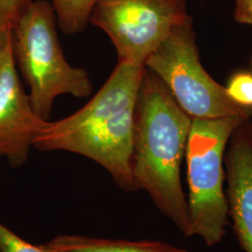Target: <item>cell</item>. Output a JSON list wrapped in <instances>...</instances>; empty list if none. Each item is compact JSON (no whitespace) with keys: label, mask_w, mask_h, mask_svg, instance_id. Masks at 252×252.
<instances>
[{"label":"cell","mask_w":252,"mask_h":252,"mask_svg":"<svg viewBox=\"0 0 252 252\" xmlns=\"http://www.w3.org/2000/svg\"><path fill=\"white\" fill-rule=\"evenodd\" d=\"M145 65L119 62L95 95L81 109L46 121L33 147L65 151L97 162L127 192L137 190L133 174L135 116Z\"/></svg>","instance_id":"cell-1"},{"label":"cell","mask_w":252,"mask_h":252,"mask_svg":"<svg viewBox=\"0 0 252 252\" xmlns=\"http://www.w3.org/2000/svg\"><path fill=\"white\" fill-rule=\"evenodd\" d=\"M191 123L165 84L145 67L135 108L134 179L137 189L146 190L183 235L189 208L180 168Z\"/></svg>","instance_id":"cell-2"},{"label":"cell","mask_w":252,"mask_h":252,"mask_svg":"<svg viewBox=\"0 0 252 252\" xmlns=\"http://www.w3.org/2000/svg\"><path fill=\"white\" fill-rule=\"evenodd\" d=\"M52 4L32 1L12 27L15 62L29 86L31 106L38 117L49 121L54 100L61 94L86 98L93 92L88 72L65 59L56 32Z\"/></svg>","instance_id":"cell-3"},{"label":"cell","mask_w":252,"mask_h":252,"mask_svg":"<svg viewBox=\"0 0 252 252\" xmlns=\"http://www.w3.org/2000/svg\"><path fill=\"white\" fill-rule=\"evenodd\" d=\"M247 119H192L185 153L189 226L184 236H198L207 247L220 243L231 224L223 162L231 135Z\"/></svg>","instance_id":"cell-4"},{"label":"cell","mask_w":252,"mask_h":252,"mask_svg":"<svg viewBox=\"0 0 252 252\" xmlns=\"http://www.w3.org/2000/svg\"><path fill=\"white\" fill-rule=\"evenodd\" d=\"M144 65L165 84L180 108L191 119L252 116V108L233 102L225 87L204 68L192 18L176 27L147 57Z\"/></svg>","instance_id":"cell-5"},{"label":"cell","mask_w":252,"mask_h":252,"mask_svg":"<svg viewBox=\"0 0 252 252\" xmlns=\"http://www.w3.org/2000/svg\"><path fill=\"white\" fill-rule=\"evenodd\" d=\"M190 18L187 0H98L90 23L109 37L119 62L144 65L172 31Z\"/></svg>","instance_id":"cell-6"},{"label":"cell","mask_w":252,"mask_h":252,"mask_svg":"<svg viewBox=\"0 0 252 252\" xmlns=\"http://www.w3.org/2000/svg\"><path fill=\"white\" fill-rule=\"evenodd\" d=\"M45 122L36 115L19 80L11 36L0 60V157L13 167L23 165Z\"/></svg>","instance_id":"cell-7"},{"label":"cell","mask_w":252,"mask_h":252,"mask_svg":"<svg viewBox=\"0 0 252 252\" xmlns=\"http://www.w3.org/2000/svg\"><path fill=\"white\" fill-rule=\"evenodd\" d=\"M224 157L229 218L244 252H252V124L240 123Z\"/></svg>","instance_id":"cell-8"},{"label":"cell","mask_w":252,"mask_h":252,"mask_svg":"<svg viewBox=\"0 0 252 252\" xmlns=\"http://www.w3.org/2000/svg\"><path fill=\"white\" fill-rule=\"evenodd\" d=\"M41 247L47 252H189L162 241H130L80 235L57 236Z\"/></svg>","instance_id":"cell-9"},{"label":"cell","mask_w":252,"mask_h":252,"mask_svg":"<svg viewBox=\"0 0 252 252\" xmlns=\"http://www.w3.org/2000/svg\"><path fill=\"white\" fill-rule=\"evenodd\" d=\"M97 2L98 0H53L57 27L67 36L81 33L90 23L92 11Z\"/></svg>","instance_id":"cell-10"},{"label":"cell","mask_w":252,"mask_h":252,"mask_svg":"<svg viewBox=\"0 0 252 252\" xmlns=\"http://www.w3.org/2000/svg\"><path fill=\"white\" fill-rule=\"evenodd\" d=\"M229 98L244 108H252V74L236 72L225 86Z\"/></svg>","instance_id":"cell-11"},{"label":"cell","mask_w":252,"mask_h":252,"mask_svg":"<svg viewBox=\"0 0 252 252\" xmlns=\"http://www.w3.org/2000/svg\"><path fill=\"white\" fill-rule=\"evenodd\" d=\"M0 252H47L40 246L28 243L0 223Z\"/></svg>","instance_id":"cell-12"},{"label":"cell","mask_w":252,"mask_h":252,"mask_svg":"<svg viewBox=\"0 0 252 252\" xmlns=\"http://www.w3.org/2000/svg\"><path fill=\"white\" fill-rule=\"evenodd\" d=\"M32 0H0V9L11 19L14 24Z\"/></svg>","instance_id":"cell-13"},{"label":"cell","mask_w":252,"mask_h":252,"mask_svg":"<svg viewBox=\"0 0 252 252\" xmlns=\"http://www.w3.org/2000/svg\"><path fill=\"white\" fill-rule=\"evenodd\" d=\"M234 18L242 25H252V0H235Z\"/></svg>","instance_id":"cell-14"},{"label":"cell","mask_w":252,"mask_h":252,"mask_svg":"<svg viewBox=\"0 0 252 252\" xmlns=\"http://www.w3.org/2000/svg\"><path fill=\"white\" fill-rule=\"evenodd\" d=\"M14 23L0 10V60L2 54L12 36V27Z\"/></svg>","instance_id":"cell-15"},{"label":"cell","mask_w":252,"mask_h":252,"mask_svg":"<svg viewBox=\"0 0 252 252\" xmlns=\"http://www.w3.org/2000/svg\"><path fill=\"white\" fill-rule=\"evenodd\" d=\"M0 10H1V9H0Z\"/></svg>","instance_id":"cell-16"}]
</instances>
